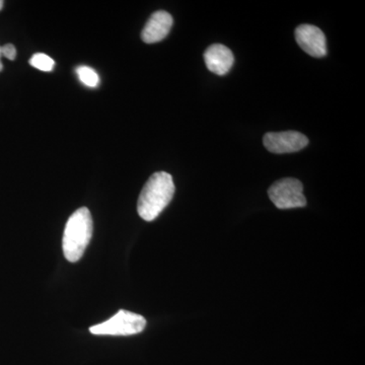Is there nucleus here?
Masks as SVG:
<instances>
[{"instance_id": "12", "label": "nucleus", "mask_w": 365, "mask_h": 365, "mask_svg": "<svg viewBox=\"0 0 365 365\" xmlns=\"http://www.w3.org/2000/svg\"><path fill=\"white\" fill-rule=\"evenodd\" d=\"M1 57H2V55H1V46H0V72H1L2 69H4V66H2V62H1Z\"/></svg>"}, {"instance_id": "10", "label": "nucleus", "mask_w": 365, "mask_h": 365, "mask_svg": "<svg viewBox=\"0 0 365 365\" xmlns=\"http://www.w3.org/2000/svg\"><path fill=\"white\" fill-rule=\"evenodd\" d=\"M30 64L39 71L48 72L53 71L55 62L51 57L44 53H37V54L33 55L32 58L30 59Z\"/></svg>"}, {"instance_id": "8", "label": "nucleus", "mask_w": 365, "mask_h": 365, "mask_svg": "<svg viewBox=\"0 0 365 365\" xmlns=\"http://www.w3.org/2000/svg\"><path fill=\"white\" fill-rule=\"evenodd\" d=\"M204 60L209 71L216 76H222L232 69L235 57L232 50L227 46L213 44L204 53Z\"/></svg>"}, {"instance_id": "7", "label": "nucleus", "mask_w": 365, "mask_h": 365, "mask_svg": "<svg viewBox=\"0 0 365 365\" xmlns=\"http://www.w3.org/2000/svg\"><path fill=\"white\" fill-rule=\"evenodd\" d=\"M173 24L174 21L169 13L163 11H157L150 16V20L144 26L141 39L146 44L160 42L169 35Z\"/></svg>"}, {"instance_id": "6", "label": "nucleus", "mask_w": 365, "mask_h": 365, "mask_svg": "<svg viewBox=\"0 0 365 365\" xmlns=\"http://www.w3.org/2000/svg\"><path fill=\"white\" fill-rule=\"evenodd\" d=\"M295 40L299 47L307 54L316 58H322L327 55L325 34L318 26L300 25L295 29Z\"/></svg>"}, {"instance_id": "1", "label": "nucleus", "mask_w": 365, "mask_h": 365, "mask_svg": "<svg viewBox=\"0 0 365 365\" xmlns=\"http://www.w3.org/2000/svg\"><path fill=\"white\" fill-rule=\"evenodd\" d=\"M173 177L165 172L155 173L144 185L137 203L138 215L145 222H153L169 205L175 194Z\"/></svg>"}, {"instance_id": "13", "label": "nucleus", "mask_w": 365, "mask_h": 365, "mask_svg": "<svg viewBox=\"0 0 365 365\" xmlns=\"http://www.w3.org/2000/svg\"><path fill=\"white\" fill-rule=\"evenodd\" d=\"M2 7H4V1H2V0H0V11H1Z\"/></svg>"}, {"instance_id": "11", "label": "nucleus", "mask_w": 365, "mask_h": 365, "mask_svg": "<svg viewBox=\"0 0 365 365\" xmlns=\"http://www.w3.org/2000/svg\"><path fill=\"white\" fill-rule=\"evenodd\" d=\"M1 55L9 60H14L16 57V49L13 44H6L1 47Z\"/></svg>"}, {"instance_id": "4", "label": "nucleus", "mask_w": 365, "mask_h": 365, "mask_svg": "<svg viewBox=\"0 0 365 365\" xmlns=\"http://www.w3.org/2000/svg\"><path fill=\"white\" fill-rule=\"evenodd\" d=\"M269 198L279 209L304 207L307 199L302 182L294 178H285L274 182L269 188Z\"/></svg>"}, {"instance_id": "9", "label": "nucleus", "mask_w": 365, "mask_h": 365, "mask_svg": "<svg viewBox=\"0 0 365 365\" xmlns=\"http://www.w3.org/2000/svg\"><path fill=\"white\" fill-rule=\"evenodd\" d=\"M76 73H78L81 83H85L86 86L96 88L100 83V78H98L97 72L91 67L79 66L76 68Z\"/></svg>"}, {"instance_id": "3", "label": "nucleus", "mask_w": 365, "mask_h": 365, "mask_svg": "<svg viewBox=\"0 0 365 365\" xmlns=\"http://www.w3.org/2000/svg\"><path fill=\"white\" fill-rule=\"evenodd\" d=\"M146 326V319L140 314L120 309L111 319L91 327L90 332L93 335L131 336L143 332Z\"/></svg>"}, {"instance_id": "2", "label": "nucleus", "mask_w": 365, "mask_h": 365, "mask_svg": "<svg viewBox=\"0 0 365 365\" xmlns=\"http://www.w3.org/2000/svg\"><path fill=\"white\" fill-rule=\"evenodd\" d=\"M93 237V218L86 207L78 209L67 220L64 230L63 248L66 260L76 263L83 257Z\"/></svg>"}, {"instance_id": "5", "label": "nucleus", "mask_w": 365, "mask_h": 365, "mask_svg": "<svg viewBox=\"0 0 365 365\" xmlns=\"http://www.w3.org/2000/svg\"><path fill=\"white\" fill-rule=\"evenodd\" d=\"M263 143L270 153H292L306 148L309 139L297 131L269 132L264 136Z\"/></svg>"}]
</instances>
